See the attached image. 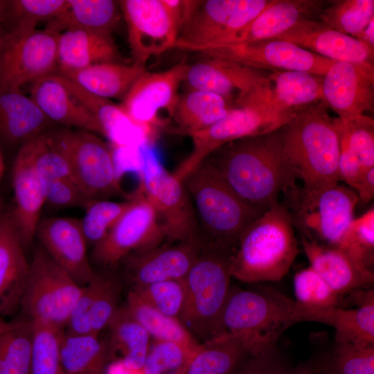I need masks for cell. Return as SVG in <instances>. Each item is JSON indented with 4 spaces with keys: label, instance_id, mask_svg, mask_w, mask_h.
<instances>
[{
    "label": "cell",
    "instance_id": "cell-1",
    "mask_svg": "<svg viewBox=\"0 0 374 374\" xmlns=\"http://www.w3.org/2000/svg\"><path fill=\"white\" fill-rule=\"evenodd\" d=\"M281 128L228 143L205 159L240 199L263 211L297 179L285 154Z\"/></svg>",
    "mask_w": 374,
    "mask_h": 374
},
{
    "label": "cell",
    "instance_id": "cell-2",
    "mask_svg": "<svg viewBox=\"0 0 374 374\" xmlns=\"http://www.w3.org/2000/svg\"><path fill=\"white\" fill-rule=\"evenodd\" d=\"M281 130L285 154L304 190L339 184V138L324 102L298 109Z\"/></svg>",
    "mask_w": 374,
    "mask_h": 374
},
{
    "label": "cell",
    "instance_id": "cell-3",
    "mask_svg": "<svg viewBox=\"0 0 374 374\" xmlns=\"http://www.w3.org/2000/svg\"><path fill=\"white\" fill-rule=\"evenodd\" d=\"M294 227L285 205L272 204L241 235L231 276L249 283L280 280L299 252Z\"/></svg>",
    "mask_w": 374,
    "mask_h": 374
},
{
    "label": "cell",
    "instance_id": "cell-4",
    "mask_svg": "<svg viewBox=\"0 0 374 374\" xmlns=\"http://www.w3.org/2000/svg\"><path fill=\"white\" fill-rule=\"evenodd\" d=\"M199 253L184 278L179 321L200 344L222 334L221 318L231 290L235 250L200 240Z\"/></svg>",
    "mask_w": 374,
    "mask_h": 374
},
{
    "label": "cell",
    "instance_id": "cell-5",
    "mask_svg": "<svg viewBox=\"0 0 374 374\" xmlns=\"http://www.w3.org/2000/svg\"><path fill=\"white\" fill-rule=\"evenodd\" d=\"M182 181L191 198L202 241L236 250L242 233L265 212L240 199L206 160Z\"/></svg>",
    "mask_w": 374,
    "mask_h": 374
},
{
    "label": "cell",
    "instance_id": "cell-6",
    "mask_svg": "<svg viewBox=\"0 0 374 374\" xmlns=\"http://www.w3.org/2000/svg\"><path fill=\"white\" fill-rule=\"evenodd\" d=\"M139 190L154 208L168 242L199 236L195 208L183 181L163 165L154 145L140 146Z\"/></svg>",
    "mask_w": 374,
    "mask_h": 374
},
{
    "label": "cell",
    "instance_id": "cell-7",
    "mask_svg": "<svg viewBox=\"0 0 374 374\" xmlns=\"http://www.w3.org/2000/svg\"><path fill=\"white\" fill-rule=\"evenodd\" d=\"M82 290L40 244L34 248L20 302L29 321L64 330Z\"/></svg>",
    "mask_w": 374,
    "mask_h": 374
},
{
    "label": "cell",
    "instance_id": "cell-8",
    "mask_svg": "<svg viewBox=\"0 0 374 374\" xmlns=\"http://www.w3.org/2000/svg\"><path fill=\"white\" fill-rule=\"evenodd\" d=\"M45 134L51 145L66 160L78 185L90 201L125 195L119 185L114 153L97 134L68 128Z\"/></svg>",
    "mask_w": 374,
    "mask_h": 374
},
{
    "label": "cell",
    "instance_id": "cell-9",
    "mask_svg": "<svg viewBox=\"0 0 374 374\" xmlns=\"http://www.w3.org/2000/svg\"><path fill=\"white\" fill-rule=\"evenodd\" d=\"M301 321H303L302 305L280 292L268 287H231L221 328L222 333L256 334L277 342L286 329Z\"/></svg>",
    "mask_w": 374,
    "mask_h": 374
},
{
    "label": "cell",
    "instance_id": "cell-10",
    "mask_svg": "<svg viewBox=\"0 0 374 374\" xmlns=\"http://www.w3.org/2000/svg\"><path fill=\"white\" fill-rule=\"evenodd\" d=\"M284 194L289 203L285 206L301 235L331 247L339 245L359 203L355 192L339 184L313 192L294 185Z\"/></svg>",
    "mask_w": 374,
    "mask_h": 374
},
{
    "label": "cell",
    "instance_id": "cell-11",
    "mask_svg": "<svg viewBox=\"0 0 374 374\" xmlns=\"http://www.w3.org/2000/svg\"><path fill=\"white\" fill-rule=\"evenodd\" d=\"M60 33L17 26L4 35L0 60V90H21L54 73L58 67Z\"/></svg>",
    "mask_w": 374,
    "mask_h": 374
},
{
    "label": "cell",
    "instance_id": "cell-12",
    "mask_svg": "<svg viewBox=\"0 0 374 374\" xmlns=\"http://www.w3.org/2000/svg\"><path fill=\"white\" fill-rule=\"evenodd\" d=\"M132 204L106 236L91 251V260L105 269L118 265L127 256L148 251L166 240L158 217L138 189Z\"/></svg>",
    "mask_w": 374,
    "mask_h": 374
},
{
    "label": "cell",
    "instance_id": "cell-13",
    "mask_svg": "<svg viewBox=\"0 0 374 374\" xmlns=\"http://www.w3.org/2000/svg\"><path fill=\"white\" fill-rule=\"evenodd\" d=\"M271 0H206L199 3L179 33L174 48L201 52L241 29Z\"/></svg>",
    "mask_w": 374,
    "mask_h": 374
},
{
    "label": "cell",
    "instance_id": "cell-14",
    "mask_svg": "<svg viewBox=\"0 0 374 374\" xmlns=\"http://www.w3.org/2000/svg\"><path fill=\"white\" fill-rule=\"evenodd\" d=\"M294 113L271 114L248 107H235L211 127L188 134L192 139V151L172 174L182 181L218 148L235 140L277 130L285 125Z\"/></svg>",
    "mask_w": 374,
    "mask_h": 374
},
{
    "label": "cell",
    "instance_id": "cell-15",
    "mask_svg": "<svg viewBox=\"0 0 374 374\" xmlns=\"http://www.w3.org/2000/svg\"><path fill=\"white\" fill-rule=\"evenodd\" d=\"M199 53L262 71H304L321 76L335 62L276 38L215 46Z\"/></svg>",
    "mask_w": 374,
    "mask_h": 374
},
{
    "label": "cell",
    "instance_id": "cell-16",
    "mask_svg": "<svg viewBox=\"0 0 374 374\" xmlns=\"http://www.w3.org/2000/svg\"><path fill=\"white\" fill-rule=\"evenodd\" d=\"M323 76L304 71H274L242 95L235 107H248L265 114H292L323 101Z\"/></svg>",
    "mask_w": 374,
    "mask_h": 374
},
{
    "label": "cell",
    "instance_id": "cell-17",
    "mask_svg": "<svg viewBox=\"0 0 374 374\" xmlns=\"http://www.w3.org/2000/svg\"><path fill=\"white\" fill-rule=\"evenodd\" d=\"M187 64L181 61L163 71H145L123 99L121 107L137 124L157 130L172 118Z\"/></svg>",
    "mask_w": 374,
    "mask_h": 374
},
{
    "label": "cell",
    "instance_id": "cell-18",
    "mask_svg": "<svg viewBox=\"0 0 374 374\" xmlns=\"http://www.w3.org/2000/svg\"><path fill=\"white\" fill-rule=\"evenodd\" d=\"M118 1L134 62L145 64L151 57L175 48L179 31L162 0Z\"/></svg>",
    "mask_w": 374,
    "mask_h": 374
},
{
    "label": "cell",
    "instance_id": "cell-19",
    "mask_svg": "<svg viewBox=\"0 0 374 374\" xmlns=\"http://www.w3.org/2000/svg\"><path fill=\"white\" fill-rule=\"evenodd\" d=\"M322 93L323 102L342 121L373 112L374 64L335 61L323 76Z\"/></svg>",
    "mask_w": 374,
    "mask_h": 374
},
{
    "label": "cell",
    "instance_id": "cell-20",
    "mask_svg": "<svg viewBox=\"0 0 374 374\" xmlns=\"http://www.w3.org/2000/svg\"><path fill=\"white\" fill-rule=\"evenodd\" d=\"M200 248L198 236L185 241L163 242L148 251L132 253L121 262L124 278L130 289L163 280H183Z\"/></svg>",
    "mask_w": 374,
    "mask_h": 374
},
{
    "label": "cell",
    "instance_id": "cell-21",
    "mask_svg": "<svg viewBox=\"0 0 374 374\" xmlns=\"http://www.w3.org/2000/svg\"><path fill=\"white\" fill-rule=\"evenodd\" d=\"M42 247L81 287L94 277L80 220L68 217L41 218L36 230Z\"/></svg>",
    "mask_w": 374,
    "mask_h": 374
},
{
    "label": "cell",
    "instance_id": "cell-22",
    "mask_svg": "<svg viewBox=\"0 0 374 374\" xmlns=\"http://www.w3.org/2000/svg\"><path fill=\"white\" fill-rule=\"evenodd\" d=\"M12 182L15 208L11 215L25 249L33 244L45 205L42 181L34 162L32 139L21 145L15 157Z\"/></svg>",
    "mask_w": 374,
    "mask_h": 374
},
{
    "label": "cell",
    "instance_id": "cell-23",
    "mask_svg": "<svg viewBox=\"0 0 374 374\" xmlns=\"http://www.w3.org/2000/svg\"><path fill=\"white\" fill-rule=\"evenodd\" d=\"M269 72L220 57L205 56L204 60L187 64L184 82L189 89L215 93L235 107V101Z\"/></svg>",
    "mask_w": 374,
    "mask_h": 374
},
{
    "label": "cell",
    "instance_id": "cell-24",
    "mask_svg": "<svg viewBox=\"0 0 374 374\" xmlns=\"http://www.w3.org/2000/svg\"><path fill=\"white\" fill-rule=\"evenodd\" d=\"M333 61L373 64L374 49L314 19H301L276 37Z\"/></svg>",
    "mask_w": 374,
    "mask_h": 374
},
{
    "label": "cell",
    "instance_id": "cell-25",
    "mask_svg": "<svg viewBox=\"0 0 374 374\" xmlns=\"http://www.w3.org/2000/svg\"><path fill=\"white\" fill-rule=\"evenodd\" d=\"M327 2L323 0H271L248 24L219 39L205 50L215 46L276 38L301 19H317Z\"/></svg>",
    "mask_w": 374,
    "mask_h": 374
},
{
    "label": "cell",
    "instance_id": "cell-26",
    "mask_svg": "<svg viewBox=\"0 0 374 374\" xmlns=\"http://www.w3.org/2000/svg\"><path fill=\"white\" fill-rule=\"evenodd\" d=\"M276 343L256 334L223 332L200 344L186 374H233L248 357Z\"/></svg>",
    "mask_w": 374,
    "mask_h": 374
},
{
    "label": "cell",
    "instance_id": "cell-27",
    "mask_svg": "<svg viewBox=\"0 0 374 374\" xmlns=\"http://www.w3.org/2000/svg\"><path fill=\"white\" fill-rule=\"evenodd\" d=\"M55 73L69 92L96 118L103 136L114 146L129 148L154 145L155 130L135 123L121 105L95 96L69 78Z\"/></svg>",
    "mask_w": 374,
    "mask_h": 374
},
{
    "label": "cell",
    "instance_id": "cell-28",
    "mask_svg": "<svg viewBox=\"0 0 374 374\" xmlns=\"http://www.w3.org/2000/svg\"><path fill=\"white\" fill-rule=\"evenodd\" d=\"M305 253L312 267L341 297L368 289L373 283V271L358 262L346 250L301 237Z\"/></svg>",
    "mask_w": 374,
    "mask_h": 374
},
{
    "label": "cell",
    "instance_id": "cell-29",
    "mask_svg": "<svg viewBox=\"0 0 374 374\" xmlns=\"http://www.w3.org/2000/svg\"><path fill=\"white\" fill-rule=\"evenodd\" d=\"M30 97L53 123L103 136L96 118L69 92L55 73L33 82Z\"/></svg>",
    "mask_w": 374,
    "mask_h": 374
},
{
    "label": "cell",
    "instance_id": "cell-30",
    "mask_svg": "<svg viewBox=\"0 0 374 374\" xmlns=\"http://www.w3.org/2000/svg\"><path fill=\"white\" fill-rule=\"evenodd\" d=\"M29 263L11 214L0 216V319L19 305Z\"/></svg>",
    "mask_w": 374,
    "mask_h": 374
},
{
    "label": "cell",
    "instance_id": "cell-31",
    "mask_svg": "<svg viewBox=\"0 0 374 374\" xmlns=\"http://www.w3.org/2000/svg\"><path fill=\"white\" fill-rule=\"evenodd\" d=\"M57 55L56 71L61 73L98 63L118 62L119 57L112 35L82 29H68L60 34Z\"/></svg>",
    "mask_w": 374,
    "mask_h": 374
},
{
    "label": "cell",
    "instance_id": "cell-32",
    "mask_svg": "<svg viewBox=\"0 0 374 374\" xmlns=\"http://www.w3.org/2000/svg\"><path fill=\"white\" fill-rule=\"evenodd\" d=\"M52 124L21 90H0V136L6 142L21 145L50 130Z\"/></svg>",
    "mask_w": 374,
    "mask_h": 374
},
{
    "label": "cell",
    "instance_id": "cell-33",
    "mask_svg": "<svg viewBox=\"0 0 374 374\" xmlns=\"http://www.w3.org/2000/svg\"><path fill=\"white\" fill-rule=\"evenodd\" d=\"M303 311L304 321L319 322L333 327L335 342L374 346V300L353 309L303 305Z\"/></svg>",
    "mask_w": 374,
    "mask_h": 374
},
{
    "label": "cell",
    "instance_id": "cell-34",
    "mask_svg": "<svg viewBox=\"0 0 374 374\" xmlns=\"http://www.w3.org/2000/svg\"><path fill=\"white\" fill-rule=\"evenodd\" d=\"M145 64L134 62H103L79 70L61 73L82 89L98 97L123 100L135 81L145 72Z\"/></svg>",
    "mask_w": 374,
    "mask_h": 374
},
{
    "label": "cell",
    "instance_id": "cell-35",
    "mask_svg": "<svg viewBox=\"0 0 374 374\" xmlns=\"http://www.w3.org/2000/svg\"><path fill=\"white\" fill-rule=\"evenodd\" d=\"M68 8L49 21L46 29L61 33L82 29L112 35L122 15L118 1L68 0Z\"/></svg>",
    "mask_w": 374,
    "mask_h": 374
},
{
    "label": "cell",
    "instance_id": "cell-36",
    "mask_svg": "<svg viewBox=\"0 0 374 374\" xmlns=\"http://www.w3.org/2000/svg\"><path fill=\"white\" fill-rule=\"evenodd\" d=\"M108 326L109 357L122 361L130 369L141 370L150 348V335L130 314L125 305L118 308Z\"/></svg>",
    "mask_w": 374,
    "mask_h": 374
},
{
    "label": "cell",
    "instance_id": "cell-37",
    "mask_svg": "<svg viewBox=\"0 0 374 374\" xmlns=\"http://www.w3.org/2000/svg\"><path fill=\"white\" fill-rule=\"evenodd\" d=\"M235 107L219 95L188 89L179 94L172 119L188 135L211 127Z\"/></svg>",
    "mask_w": 374,
    "mask_h": 374
},
{
    "label": "cell",
    "instance_id": "cell-38",
    "mask_svg": "<svg viewBox=\"0 0 374 374\" xmlns=\"http://www.w3.org/2000/svg\"><path fill=\"white\" fill-rule=\"evenodd\" d=\"M59 352L65 374L101 373L109 358L107 343L95 334H71L63 331Z\"/></svg>",
    "mask_w": 374,
    "mask_h": 374
},
{
    "label": "cell",
    "instance_id": "cell-39",
    "mask_svg": "<svg viewBox=\"0 0 374 374\" xmlns=\"http://www.w3.org/2000/svg\"><path fill=\"white\" fill-rule=\"evenodd\" d=\"M125 306L130 314L154 339L173 341L193 353L199 349L200 343L179 319L164 315L134 290H129Z\"/></svg>",
    "mask_w": 374,
    "mask_h": 374
},
{
    "label": "cell",
    "instance_id": "cell-40",
    "mask_svg": "<svg viewBox=\"0 0 374 374\" xmlns=\"http://www.w3.org/2000/svg\"><path fill=\"white\" fill-rule=\"evenodd\" d=\"M373 18V0H331L323 6L317 19L355 37Z\"/></svg>",
    "mask_w": 374,
    "mask_h": 374
},
{
    "label": "cell",
    "instance_id": "cell-41",
    "mask_svg": "<svg viewBox=\"0 0 374 374\" xmlns=\"http://www.w3.org/2000/svg\"><path fill=\"white\" fill-rule=\"evenodd\" d=\"M33 333L29 321L0 337V374H32Z\"/></svg>",
    "mask_w": 374,
    "mask_h": 374
},
{
    "label": "cell",
    "instance_id": "cell-42",
    "mask_svg": "<svg viewBox=\"0 0 374 374\" xmlns=\"http://www.w3.org/2000/svg\"><path fill=\"white\" fill-rule=\"evenodd\" d=\"M321 358L325 374H374V346L335 342Z\"/></svg>",
    "mask_w": 374,
    "mask_h": 374
},
{
    "label": "cell",
    "instance_id": "cell-43",
    "mask_svg": "<svg viewBox=\"0 0 374 374\" xmlns=\"http://www.w3.org/2000/svg\"><path fill=\"white\" fill-rule=\"evenodd\" d=\"M95 291L90 310L92 333L99 335L118 310L122 291L119 276L110 269L95 274Z\"/></svg>",
    "mask_w": 374,
    "mask_h": 374
},
{
    "label": "cell",
    "instance_id": "cell-44",
    "mask_svg": "<svg viewBox=\"0 0 374 374\" xmlns=\"http://www.w3.org/2000/svg\"><path fill=\"white\" fill-rule=\"evenodd\" d=\"M131 196L123 202L93 201L85 208V214L80 223L87 246L93 247L106 236L130 206Z\"/></svg>",
    "mask_w": 374,
    "mask_h": 374
},
{
    "label": "cell",
    "instance_id": "cell-45",
    "mask_svg": "<svg viewBox=\"0 0 374 374\" xmlns=\"http://www.w3.org/2000/svg\"><path fill=\"white\" fill-rule=\"evenodd\" d=\"M31 323L32 374H65L60 362V337L64 330Z\"/></svg>",
    "mask_w": 374,
    "mask_h": 374
},
{
    "label": "cell",
    "instance_id": "cell-46",
    "mask_svg": "<svg viewBox=\"0 0 374 374\" xmlns=\"http://www.w3.org/2000/svg\"><path fill=\"white\" fill-rule=\"evenodd\" d=\"M339 136L359 159L366 170L374 168V120L364 114L350 121L334 118Z\"/></svg>",
    "mask_w": 374,
    "mask_h": 374
},
{
    "label": "cell",
    "instance_id": "cell-47",
    "mask_svg": "<svg viewBox=\"0 0 374 374\" xmlns=\"http://www.w3.org/2000/svg\"><path fill=\"white\" fill-rule=\"evenodd\" d=\"M296 301L308 307L340 306L341 298L310 266L299 271L294 277Z\"/></svg>",
    "mask_w": 374,
    "mask_h": 374
},
{
    "label": "cell",
    "instance_id": "cell-48",
    "mask_svg": "<svg viewBox=\"0 0 374 374\" xmlns=\"http://www.w3.org/2000/svg\"><path fill=\"white\" fill-rule=\"evenodd\" d=\"M370 270L373 264L374 208L372 207L354 218L344 233L339 245Z\"/></svg>",
    "mask_w": 374,
    "mask_h": 374
},
{
    "label": "cell",
    "instance_id": "cell-49",
    "mask_svg": "<svg viewBox=\"0 0 374 374\" xmlns=\"http://www.w3.org/2000/svg\"><path fill=\"white\" fill-rule=\"evenodd\" d=\"M130 290L164 315L179 320L185 301L184 279L155 282Z\"/></svg>",
    "mask_w": 374,
    "mask_h": 374
},
{
    "label": "cell",
    "instance_id": "cell-50",
    "mask_svg": "<svg viewBox=\"0 0 374 374\" xmlns=\"http://www.w3.org/2000/svg\"><path fill=\"white\" fill-rule=\"evenodd\" d=\"M15 26L35 29L44 20H52L68 8V0H12L7 1Z\"/></svg>",
    "mask_w": 374,
    "mask_h": 374
},
{
    "label": "cell",
    "instance_id": "cell-51",
    "mask_svg": "<svg viewBox=\"0 0 374 374\" xmlns=\"http://www.w3.org/2000/svg\"><path fill=\"white\" fill-rule=\"evenodd\" d=\"M195 353L173 341L154 339L142 368L143 373L166 374L173 371L189 362Z\"/></svg>",
    "mask_w": 374,
    "mask_h": 374
},
{
    "label": "cell",
    "instance_id": "cell-52",
    "mask_svg": "<svg viewBox=\"0 0 374 374\" xmlns=\"http://www.w3.org/2000/svg\"><path fill=\"white\" fill-rule=\"evenodd\" d=\"M45 204L53 209L87 208L90 201L74 181H41Z\"/></svg>",
    "mask_w": 374,
    "mask_h": 374
},
{
    "label": "cell",
    "instance_id": "cell-53",
    "mask_svg": "<svg viewBox=\"0 0 374 374\" xmlns=\"http://www.w3.org/2000/svg\"><path fill=\"white\" fill-rule=\"evenodd\" d=\"M289 368L275 345L248 357L233 374H283Z\"/></svg>",
    "mask_w": 374,
    "mask_h": 374
},
{
    "label": "cell",
    "instance_id": "cell-54",
    "mask_svg": "<svg viewBox=\"0 0 374 374\" xmlns=\"http://www.w3.org/2000/svg\"><path fill=\"white\" fill-rule=\"evenodd\" d=\"M199 1L197 0H162L179 33L191 17Z\"/></svg>",
    "mask_w": 374,
    "mask_h": 374
},
{
    "label": "cell",
    "instance_id": "cell-55",
    "mask_svg": "<svg viewBox=\"0 0 374 374\" xmlns=\"http://www.w3.org/2000/svg\"><path fill=\"white\" fill-rule=\"evenodd\" d=\"M359 202L367 204L374 197V168L368 170L355 188Z\"/></svg>",
    "mask_w": 374,
    "mask_h": 374
},
{
    "label": "cell",
    "instance_id": "cell-56",
    "mask_svg": "<svg viewBox=\"0 0 374 374\" xmlns=\"http://www.w3.org/2000/svg\"><path fill=\"white\" fill-rule=\"evenodd\" d=\"M283 374H325L321 356L311 358L294 367H290Z\"/></svg>",
    "mask_w": 374,
    "mask_h": 374
},
{
    "label": "cell",
    "instance_id": "cell-57",
    "mask_svg": "<svg viewBox=\"0 0 374 374\" xmlns=\"http://www.w3.org/2000/svg\"><path fill=\"white\" fill-rule=\"evenodd\" d=\"M355 38L361 41L369 48L374 49V18Z\"/></svg>",
    "mask_w": 374,
    "mask_h": 374
},
{
    "label": "cell",
    "instance_id": "cell-58",
    "mask_svg": "<svg viewBox=\"0 0 374 374\" xmlns=\"http://www.w3.org/2000/svg\"><path fill=\"white\" fill-rule=\"evenodd\" d=\"M107 374H143L141 370H132L127 367L122 361L114 360L108 366Z\"/></svg>",
    "mask_w": 374,
    "mask_h": 374
},
{
    "label": "cell",
    "instance_id": "cell-59",
    "mask_svg": "<svg viewBox=\"0 0 374 374\" xmlns=\"http://www.w3.org/2000/svg\"><path fill=\"white\" fill-rule=\"evenodd\" d=\"M6 6H7V1H0V60H1V56L3 37H4V35H3V32H2V21H3V14L6 8Z\"/></svg>",
    "mask_w": 374,
    "mask_h": 374
},
{
    "label": "cell",
    "instance_id": "cell-60",
    "mask_svg": "<svg viewBox=\"0 0 374 374\" xmlns=\"http://www.w3.org/2000/svg\"><path fill=\"white\" fill-rule=\"evenodd\" d=\"M21 320L14 321H6L3 319H0V337L7 331L18 326Z\"/></svg>",
    "mask_w": 374,
    "mask_h": 374
},
{
    "label": "cell",
    "instance_id": "cell-61",
    "mask_svg": "<svg viewBox=\"0 0 374 374\" xmlns=\"http://www.w3.org/2000/svg\"><path fill=\"white\" fill-rule=\"evenodd\" d=\"M190 361L186 363L185 364H184L183 366H181V367H179V368L166 374H186Z\"/></svg>",
    "mask_w": 374,
    "mask_h": 374
},
{
    "label": "cell",
    "instance_id": "cell-62",
    "mask_svg": "<svg viewBox=\"0 0 374 374\" xmlns=\"http://www.w3.org/2000/svg\"><path fill=\"white\" fill-rule=\"evenodd\" d=\"M4 162L3 156L0 150V183L1 181V179L3 177V172H4Z\"/></svg>",
    "mask_w": 374,
    "mask_h": 374
},
{
    "label": "cell",
    "instance_id": "cell-63",
    "mask_svg": "<svg viewBox=\"0 0 374 374\" xmlns=\"http://www.w3.org/2000/svg\"><path fill=\"white\" fill-rule=\"evenodd\" d=\"M2 215L1 213V203H0V216Z\"/></svg>",
    "mask_w": 374,
    "mask_h": 374
},
{
    "label": "cell",
    "instance_id": "cell-64",
    "mask_svg": "<svg viewBox=\"0 0 374 374\" xmlns=\"http://www.w3.org/2000/svg\"><path fill=\"white\" fill-rule=\"evenodd\" d=\"M85 374H101V373H85Z\"/></svg>",
    "mask_w": 374,
    "mask_h": 374
}]
</instances>
